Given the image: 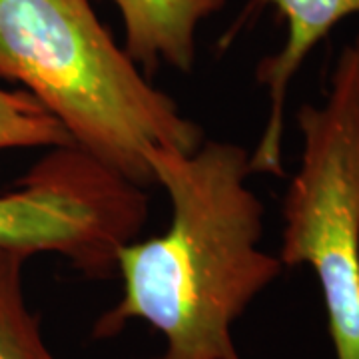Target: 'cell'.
I'll list each match as a JSON object with an SVG mask.
<instances>
[{
	"label": "cell",
	"mask_w": 359,
	"mask_h": 359,
	"mask_svg": "<svg viewBox=\"0 0 359 359\" xmlns=\"http://www.w3.org/2000/svg\"><path fill=\"white\" fill-rule=\"evenodd\" d=\"M0 78L22 84L72 144L142 188L148 154L194 152L198 124L154 88L96 18L88 0H0Z\"/></svg>",
	"instance_id": "cell-2"
},
{
	"label": "cell",
	"mask_w": 359,
	"mask_h": 359,
	"mask_svg": "<svg viewBox=\"0 0 359 359\" xmlns=\"http://www.w3.org/2000/svg\"><path fill=\"white\" fill-rule=\"evenodd\" d=\"M146 222L144 188L76 144L52 148L0 194V248L58 254L90 280L114 276Z\"/></svg>",
	"instance_id": "cell-4"
},
{
	"label": "cell",
	"mask_w": 359,
	"mask_h": 359,
	"mask_svg": "<svg viewBox=\"0 0 359 359\" xmlns=\"http://www.w3.org/2000/svg\"><path fill=\"white\" fill-rule=\"evenodd\" d=\"M30 257L22 250L0 248V359H56L39 318L26 306L22 271Z\"/></svg>",
	"instance_id": "cell-7"
},
{
	"label": "cell",
	"mask_w": 359,
	"mask_h": 359,
	"mask_svg": "<svg viewBox=\"0 0 359 359\" xmlns=\"http://www.w3.org/2000/svg\"><path fill=\"white\" fill-rule=\"evenodd\" d=\"M124 18L130 58L152 72L160 60L190 72L196 60V30L226 0H112Z\"/></svg>",
	"instance_id": "cell-6"
},
{
	"label": "cell",
	"mask_w": 359,
	"mask_h": 359,
	"mask_svg": "<svg viewBox=\"0 0 359 359\" xmlns=\"http://www.w3.org/2000/svg\"><path fill=\"white\" fill-rule=\"evenodd\" d=\"M148 164L170 196L172 222L162 236L120 248L122 299L92 335L116 337L142 320L164 337L158 359H240L231 325L283 269L257 248L264 204L245 184L250 152L208 140L194 152L158 148Z\"/></svg>",
	"instance_id": "cell-1"
},
{
	"label": "cell",
	"mask_w": 359,
	"mask_h": 359,
	"mask_svg": "<svg viewBox=\"0 0 359 359\" xmlns=\"http://www.w3.org/2000/svg\"><path fill=\"white\" fill-rule=\"evenodd\" d=\"M302 164L283 196V268L320 282L335 359H359V40L346 46L321 106L297 110Z\"/></svg>",
	"instance_id": "cell-3"
},
{
	"label": "cell",
	"mask_w": 359,
	"mask_h": 359,
	"mask_svg": "<svg viewBox=\"0 0 359 359\" xmlns=\"http://www.w3.org/2000/svg\"><path fill=\"white\" fill-rule=\"evenodd\" d=\"M72 144L65 126L26 90L0 88V150Z\"/></svg>",
	"instance_id": "cell-8"
},
{
	"label": "cell",
	"mask_w": 359,
	"mask_h": 359,
	"mask_svg": "<svg viewBox=\"0 0 359 359\" xmlns=\"http://www.w3.org/2000/svg\"><path fill=\"white\" fill-rule=\"evenodd\" d=\"M257 4H271L280 13L287 36L282 50L264 58L257 65L256 78L268 86L269 116L262 140L250 154L252 174L283 176L282 140L283 108L290 82L297 74L308 54L335 26L351 14H359V0H256ZM359 40V34H358Z\"/></svg>",
	"instance_id": "cell-5"
}]
</instances>
